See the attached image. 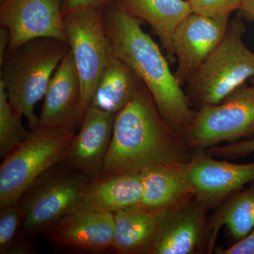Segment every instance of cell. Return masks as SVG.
Segmentation results:
<instances>
[{
    "mask_svg": "<svg viewBox=\"0 0 254 254\" xmlns=\"http://www.w3.org/2000/svg\"><path fill=\"white\" fill-rule=\"evenodd\" d=\"M193 153L184 137L165 121L142 82L131 101L115 117L111 144L100 175L185 165Z\"/></svg>",
    "mask_w": 254,
    "mask_h": 254,
    "instance_id": "6da1fadb",
    "label": "cell"
},
{
    "mask_svg": "<svg viewBox=\"0 0 254 254\" xmlns=\"http://www.w3.org/2000/svg\"><path fill=\"white\" fill-rule=\"evenodd\" d=\"M103 16L112 53L133 70L148 88L165 121L184 137L196 110L170 69L168 60L143 31V21L112 1L103 7Z\"/></svg>",
    "mask_w": 254,
    "mask_h": 254,
    "instance_id": "7a4b0ae2",
    "label": "cell"
},
{
    "mask_svg": "<svg viewBox=\"0 0 254 254\" xmlns=\"http://www.w3.org/2000/svg\"><path fill=\"white\" fill-rule=\"evenodd\" d=\"M69 51L66 42L36 38L6 52L0 63V81L10 104L19 116L27 119L31 130L38 127L35 105L43 99L55 70Z\"/></svg>",
    "mask_w": 254,
    "mask_h": 254,
    "instance_id": "3957f363",
    "label": "cell"
},
{
    "mask_svg": "<svg viewBox=\"0 0 254 254\" xmlns=\"http://www.w3.org/2000/svg\"><path fill=\"white\" fill-rule=\"evenodd\" d=\"M245 31L240 20L230 21L222 41L187 83L185 93L196 110L218 104L254 77V53L244 43Z\"/></svg>",
    "mask_w": 254,
    "mask_h": 254,
    "instance_id": "277c9868",
    "label": "cell"
},
{
    "mask_svg": "<svg viewBox=\"0 0 254 254\" xmlns=\"http://www.w3.org/2000/svg\"><path fill=\"white\" fill-rule=\"evenodd\" d=\"M74 130L36 128L3 158L0 166V208L17 203L38 177L63 161Z\"/></svg>",
    "mask_w": 254,
    "mask_h": 254,
    "instance_id": "5b68a950",
    "label": "cell"
},
{
    "mask_svg": "<svg viewBox=\"0 0 254 254\" xmlns=\"http://www.w3.org/2000/svg\"><path fill=\"white\" fill-rule=\"evenodd\" d=\"M92 178L63 162L33 182L18 200L26 236L44 235L72 211Z\"/></svg>",
    "mask_w": 254,
    "mask_h": 254,
    "instance_id": "8992f818",
    "label": "cell"
},
{
    "mask_svg": "<svg viewBox=\"0 0 254 254\" xmlns=\"http://www.w3.org/2000/svg\"><path fill=\"white\" fill-rule=\"evenodd\" d=\"M254 138V86L247 83L218 104L196 110L184 136L192 150H206L222 142L234 143Z\"/></svg>",
    "mask_w": 254,
    "mask_h": 254,
    "instance_id": "52a82bcc",
    "label": "cell"
},
{
    "mask_svg": "<svg viewBox=\"0 0 254 254\" xmlns=\"http://www.w3.org/2000/svg\"><path fill=\"white\" fill-rule=\"evenodd\" d=\"M103 7L75 10L64 14L68 46L81 82L82 120L91 106L100 75L112 54Z\"/></svg>",
    "mask_w": 254,
    "mask_h": 254,
    "instance_id": "ba28073f",
    "label": "cell"
},
{
    "mask_svg": "<svg viewBox=\"0 0 254 254\" xmlns=\"http://www.w3.org/2000/svg\"><path fill=\"white\" fill-rule=\"evenodd\" d=\"M209 210L192 193L157 210L158 230L149 254L208 253Z\"/></svg>",
    "mask_w": 254,
    "mask_h": 254,
    "instance_id": "9c48e42d",
    "label": "cell"
},
{
    "mask_svg": "<svg viewBox=\"0 0 254 254\" xmlns=\"http://www.w3.org/2000/svg\"><path fill=\"white\" fill-rule=\"evenodd\" d=\"M185 173L192 194L211 210L254 181V163L219 160L205 150H197L185 165Z\"/></svg>",
    "mask_w": 254,
    "mask_h": 254,
    "instance_id": "30bf717a",
    "label": "cell"
},
{
    "mask_svg": "<svg viewBox=\"0 0 254 254\" xmlns=\"http://www.w3.org/2000/svg\"><path fill=\"white\" fill-rule=\"evenodd\" d=\"M0 23L9 31L7 51L36 38L68 43L63 0H4L0 4Z\"/></svg>",
    "mask_w": 254,
    "mask_h": 254,
    "instance_id": "8fae6325",
    "label": "cell"
},
{
    "mask_svg": "<svg viewBox=\"0 0 254 254\" xmlns=\"http://www.w3.org/2000/svg\"><path fill=\"white\" fill-rule=\"evenodd\" d=\"M230 15L208 16L191 13L175 30L173 48L177 67L175 75L187 85L226 33Z\"/></svg>",
    "mask_w": 254,
    "mask_h": 254,
    "instance_id": "7c38bea8",
    "label": "cell"
},
{
    "mask_svg": "<svg viewBox=\"0 0 254 254\" xmlns=\"http://www.w3.org/2000/svg\"><path fill=\"white\" fill-rule=\"evenodd\" d=\"M81 102V82L70 50L50 79L37 128L76 131L82 122Z\"/></svg>",
    "mask_w": 254,
    "mask_h": 254,
    "instance_id": "4fadbf2b",
    "label": "cell"
},
{
    "mask_svg": "<svg viewBox=\"0 0 254 254\" xmlns=\"http://www.w3.org/2000/svg\"><path fill=\"white\" fill-rule=\"evenodd\" d=\"M114 213L83 212L61 219L44 234L60 250L100 254L113 252Z\"/></svg>",
    "mask_w": 254,
    "mask_h": 254,
    "instance_id": "5bb4252c",
    "label": "cell"
},
{
    "mask_svg": "<svg viewBox=\"0 0 254 254\" xmlns=\"http://www.w3.org/2000/svg\"><path fill=\"white\" fill-rule=\"evenodd\" d=\"M115 117L90 106L68 145L63 163L92 179L99 177L111 144Z\"/></svg>",
    "mask_w": 254,
    "mask_h": 254,
    "instance_id": "9a60e30c",
    "label": "cell"
},
{
    "mask_svg": "<svg viewBox=\"0 0 254 254\" xmlns=\"http://www.w3.org/2000/svg\"><path fill=\"white\" fill-rule=\"evenodd\" d=\"M141 197V173L100 175L92 179L68 215L83 212L115 213L139 205Z\"/></svg>",
    "mask_w": 254,
    "mask_h": 254,
    "instance_id": "2e32d148",
    "label": "cell"
},
{
    "mask_svg": "<svg viewBox=\"0 0 254 254\" xmlns=\"http://www.w3.org/2000/svg\"><path fill=\"white\" fill-rule=\"evenodd\" d=\"M112 2L148 23L160 40L169 63L176 62L173 36L179 25L193 13L188 0H113Z\"/></svg>",
    "mask_w": 254,
    "mask_h": 254,
    "instance_id": "e0dca14e",
    "label": "cell"
},
{
    "mask_svg": "<svg viewBox=\"0 0 254 254\" xmlns=\"http://www.w3.org/2000/svg\"><path fill=\"white\" fill-rule=\"evenodd\" d=\"M114 219V253L149 254L158 230V211L136 205L119 210Z\"/></svg>",
    "mask_w": 254,
    "mask_h": 254,
    "instance_id": "ac0fdd59",
    "label": "cell"
},
{
    "mask_svg": "<svg viewBox=\"0 0 254 254\" xmlns=\"http://www.w3.org/2000/svg\"><path fill=\"white\" fill-rule=\"evenodd\" d=\"M141 83L133 70L112 53L100 75L91 106L117 115L131 101Z\"/></svg>",
    "mask_w": 254,
    "mask_h": 254,
    "instance_id": "d6986e66",
    "label": "cell"
},
{
    "mask_svg": "<svg viewBox=\"0 0 254 254\" xmlns=\"http://www.w3.org/2000/svg\"><path fill=\"white\" fill-rule=\"evenodd\" d=\"M185 165H159L141 171L142 197L138 205L157 211L190 194Z\"/></svg>",
    "mask_w": 254,
    "mask_h": 254,
    "instance_id": "ffe728a7",
    "label": "cell"
},
{
    "mask_svg": "<svg viewBox=\"0 0 254 254\" xmlns=\"http://www.w3.org/2000/svg\"><path fill=\"white\" fill-rule=\"evenodd\" d=\"M215 210V213L208 219L207 254L213 252L218 232L222 227H227L237 242L247 236L254 228V181L249 184L247 188L230 195Z\"/></svg>",
    "mask_w": 254,
    "mask_h": 254,
    "instance_id": "44dd1931",
    "label": "cell"
},
{
    "mask_svg": "<svg viewBox=\"0 0 254 254\" xmlns=\"http://www.w3.org/2000/svg\"><path fill=\"white\" fill-rule=\"evenodd\" d=\"M21 118L13 109L4 84L0 81V157L4 158L18 145L29 136Z\"/></svg>",
    "mask_w": 254,
    "mask_h": 254,
    "instance_id": "7402d4cb",
    "label": "cell"
},
{
    "mask_svg": "<svg viewBox=\"0 0 254 254\" xmlns=\"http://www.w3.org/2000/svg\"><path fill=\"white\" fill-rule=\"evenodd\" d=\"M23 215L17 203L0 208V254H8L11 247L24 237Z\"/></svg>",
    "mask_w": 254,
    "mask_h": 254,
    "instance_id": "603a6c76",
    "label": "cell"
},
{
    "mask_svg": "<svg viewBox=\"0 0 254 254\" xmlns=\"http://www.w3.org/2000/svg\"><path fill=\"white\" fill-rule=\"evenodd\" d=\"M192 12L204 16L231 15L239 10L242 0H188Z\"/></svg>",
    "mask_w": 254,
    "mask_h": 254,
    "instance_id": "cb8c5ba5",
    "label": "cell"
},
{
    "mask_svg": "<svg viewBox=\"0 0 254 254\" xmlns=\"http://www.w3.org/2000/svg\"><path fill=\"white\" fill-rule=\"evenodd\" d=\"M205 152L214 158L229 160L245 158L254 153V138L224 145H216L208 148Z\"/></svg>",
    "mask_w": 254,
    "mask_h": 254,
    "instance_id": "d4e9b609",
    "label": "cell"
},
{
    "mask_svg": "<svg viewBox=\"0 0 254 254\" xmlns=\"http://www.w3.org/2000/svg\"><path fill=\"white\" fill-rule=\"evenodd\" d=\"M215 252L218 254H254V227L235 245L227 249H216Z\"/></svg>",
    "mask_w": 254,
    "mask_h": 254,
    "instance_id": "484cf974",
    "label": "cell"
},
{
    "mask_svg": "<svg viewBox=\"0 0 254 254\" xmlns=\"http://www.w3.org/2000/svg\"><path fill=\"white\" fill-rule=\"evenodd\" d=\"M113 0H63V14L75 10L103 7Z\"/></svg>",
    "mask_w": 254,
    "mask_h": 254,
    "instance_id": "4316f807",
    "label": "cell"
},
{
    "mask_svg": "<svg viewBox=\"0 0 254 254\" xmlns=\"http://www.w3.org/2000/svg\"><path fill=\"white\" fill-rule=\"evenodd\" d=\"M31 237L25 235L9 250L8 254H36L35 246L31 240Z\"/></svg>",
    "mask_w": 254,
    "mask_h": 254,
    "instance_id": "83f0119b",
    "label": "cell"
},
{
    "mask_svg": "<svg viewBox=\"0 0 254 254\" xmlns=\"http://www.w3.org/2000/svg\"><path fill=\"white\" fill-rule=\"evenodd\" d=\"M10 36L7 28L1 26L0 28V63L4 60L9 46Z\"/></svg>",
    "mask_w": 254,
    "mask_h": 254,
    "instance_id": "f1b7e54d",
    "label": "cell"
},
{
    "mask_svg": "<svg viewBox=\"0 0 254 254\" xmlns=\"http://www.w3.org/2000/svg\"><path fill=\"white\" fill-rule=\"evenodd\" d=\"M239 11L245 17L254 21V0H242Z\"/></svg>",
    "mask_w": 254,
    "mask_h": 254,
    "instance_id": "f546056e",
    "label": "cell"
},
{
    "mask_svg": "<svg viewBox=\"0 0 254 254\" xmlns=\"http://www.w3.org/2000/svg\"><path fill=\"white\" fill-rule=\"evenodd\" d=\"M250 81V84H252V86H254V77H252V78H251Z\"/></svg>",
    "mask_w": 254,
    "mask_h": 254,
    "instance_id": "4dcf8cb0",
    "label": "cell"
},
{
    "mask_svg": "<svg viewBox=\"0 0 254 254\" xmlns=\"http://www.w3.org/2000/svg\"><path fill=\"white\" fill-rule=\"evenodd\" d=\"M4 1V0H0V2H1V1Z\"/></svg>",
    "mask_w": 254,
    "mask_h": 254,
    "instance_id": "1f68e13d",
    "label": "cell"
}]
</instances>
